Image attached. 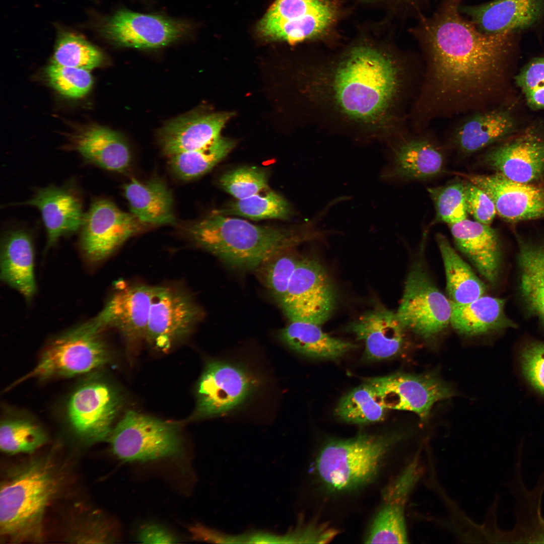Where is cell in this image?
Masks as SVG:
<instances>
[{
    "label": "cell",
    "instance_id": "ab89813d",
    "mask_svg": "<svg viewBox=\"0 0 544 544\" xmlns=\"http://www.w3.org/2000/svg\"><path fill=\"white\" fill-rule=\"evenodd\" d=\"M292 250H286L275 254L256 269L262 283L279 304L285 296L299 260Z\"/></svg>",
    "mask_w": 544,
    "mask_h": 544
},
{
    "label": "cell",
    "instance_id": "6da1fadb",
    "mask_svg": "<svg viewBox=\"0 0 544 544\" xmlns=\"http://www.w3.org/2000/svg\"><path fill=\"white\" fill-rule=\"evenodd\" d=\"M300 74L318 127L362 143H386L401 133L410 72L393 52L357 44Z\"/></svg>",
    "mask_w": 544,
    "mask_h": 544
},
{
    "label": "cell",
    "instance_id": "30bf717a",
    "mask_svg": "<svg viewBox=\"0 0 544 544\" xmlns=\"http://www.w3.org/2000/svg\"><path fill=\"white\" fill-rule=\"evenodd\" d=\"M335 294L326 272L315 260L300 259L280 304L290 321L321 325L330 316Z\"/></svg>",
    "mask_w": 544,
    "mask_h": 544
},
{
    "label": "cell",
    "instance_id": "83f0119b",
    "mask_svg": "<svg viewBox=\"0 0 544 544\" xmlns=\"http://www.w3.org/2000/svg\"><path fill=\"white\" fill-rule=\"evenodd\" d=\"M130 213L148 226L175 222L173 197L165 183L158 178L142 182L132 178L123 188Z\"/></svg>",
    "mask_w": 544,
    "mask_h": 544
},
{
    "label": "cell",
    "instance_id": "f5cc1de1",
    "mask_svg": "<svg viewBox=\"0 0 544 544\" xmlns=\"http://www.w3.org/2000/svg\"><path fill=\"white\" fill-rule=\"evenodd\" d=\"M369 1H372V0H369Z\"/></svg>",
    "mask_w": 544,
    "mask_h": 544
},
{
    "label": "cell",
    "instance_id": "f35d334b",
    "mask_svg": "<svg viewBox=\"0 0 544 544\" xmlns=\"http://www.w3.org/2000/svg\"><path fill=\"white\" fill-rule=\"evenodd\" d=\"M102 60L101 52L84 37L65 33L57 41L52 63L90 71L100 66Z\"/></svg>",
    "mask_w": 544,
    "mask_h": 544
},
{
    "label": "cell",
    "instance_id": "ac0fdd59",
    "mask_svg": "<svg viewBox=\"0 0 544 544\" xmlns=\"http://www.w3.org/2000/svg\"><path fill=\"white\" fill-rule=\"evenodd\" d=\"M386 144L387 164L379 176L382 181L423 179L442 170L441 152L427 139L406 138L401 134Z\"/></svg>",
    "mask_w": 544,
    "mask_h": 544
},
{
    "label": "cell",
    "instance_id": "74e56055",
    "mask_svg": "<svg viewBox=\"0 0 544 544\" xmlns=\"http://www.w3.org/2000/svg\"><path fill=\"white\" fill-rule=\"evenodd\" d=\"M289 202L280 194L269 191L229 202L216 212L223 215H236L252 220L287 219L291 214Z\"/></svg>",
    "mask_w": 544,
    "mask_h": 544
},
{
    "label": "cell",
    "instance_id": "1f68e13d",
    "mask_svg": "<svg viewBox=\"0 0 544 544\" xmlns=\"http://www.w3.org/2000/svg\"><path fill=\"white\" fill-rule=\"evenodd\" d=\"M519 289L528 310L544 322V243L519 239Z\"/></svg>",
    "mask_w": 544,
    "mask_h": 544
},
{
    "label": "cell",
    "instance_id": "9c48e42d",
    "mask_svg": "<svg viewBox=\"0 0 544 544\" xmlns=\"http://www.w3.org/2000/svg\"><path fill=\"white\" fill-rule=\"evenodd\" d=\"M193 295L178 285L157 286L151 306L146 340L166 350L188 336L203 317Z\"/></svg>",
    "mask_w": 544,
    "mask_h": 544
},
{
    "label": "cell",
    "instance_id": "e0dca14e",
    "mask_svg": "<svg viewBox=\"0 0 544 544\" xmlns=\"http://www.w3.org/2000/svg\"><path fill=\"white\" fill-rule=\"evenodd\" d=\"M463 176L490 196L504 220L517 222L544 218V185L514 181L498 173Z\"/></svg>",
    "mask_w": 544,
    "mask_h": 544
},
{
    "label": "cell",
    "instance_id": "9a60e30c",
    "mask_svg": "<svg viewBox=\"0 0 544 544\" xmlns=\"http://www.w3.org/2000/svg\"><path fill=\"white\" fill-rule=\"evenodd\" d=\"M118 283L98 315L106 328L116 329L129 344L146 340L157 286L121 281Z\"/></svg>",
    "mask_w": 544,
    "mask_h": 544
},
{
    "label": "cell",
    "instance_id": "d4e9b609",
    "mask_svg": "<svg viewBox=\"0 0 544 544\" xmlns=\"http://www.w3.org/2000/svg\"><path fill=\"white\" fill-rule=\"evenodd\" d=\"M520 457H517L511 492L516 499L515 508L516 523L511 532H504L502 539L511 543H544V519L540 502L544 491V471L539 477L536 488L527 491L521 474Z\"/></svg>",
    "mask_w": 544,
    "mask_h": 544
},
{
    "label": "cell",
    "instance_id": "cb8c5ba5",
    "mask_svg": "<svg viewBox=\"0 0 544 544\" xmlns=\"http://www.w3.org/2000/svg\"><path fill=\"white\" fill-rule=\"evenodd\" d=\"M348 327L363 341L365 356L371 360L387 359L398 353L405 330L396 312L383 308L367 312Z\"/></svg>",
    "mask_w": 544,
    "mask_h": 544
},
{
    "label": "cell",
    "instance_id": "2e32d148",
    "mask_svg": "<svg viewBox=\"0 0 544 544\" xmlns=\"http://www.w3.org/2000/svg\"><path fill=\"white\" fill-rule=\"evenodd\" d=\"M186 25L161 16L121 10L105 24L107 36L121 46L153 49L166 46L187 30Z\"/></svg>",
    "mask_w": 544,
    "mask_h": 544
},
{
    "label": "cell",
    "instance_id": "5bb4252c",
    "mask_svg": "<svg viewBox=\"0 0 544 544\" xmlns=\"http://www.w3.org/2000/svg\"><path fill=\"white\" fill-rule=\"evenodd\" d=\"M366 382L385 409L413 412L423 421L436 402L453 394L450 387L432 375L397 373Z\"/></svg>",
    "mask_w": 544,
    "mask_h": 544
},
{
    "label": "cell",
    "instance_id": "e575fe53",
    "mask_svg": "<svg viewBox=\"0 0 544 544\" xmlns=\"http://www.w3.org/2000/svg\"><path fill=\"white\" fill-rule=\"evenodd\" d=\"M235 145L233 140L220 137L200 149L168 157V164L179 178L193 179L211 170L228 154Z\"/></svg>",
    "mask_w": 544,
    "mask_h": 544
},
{
    "label": "cell",
    "instance_id": "5b68a950",
    "mask_svg": "<svg viewBox=\"0 0 544 544\" xmlns=\"http://www.w3.org/2000/svg\"><path fill=\"white\" fill-rule=\"evenodd\" d=\"M106 328L98 314L53 339L45 348L36 366L14 384L31 378L69 377L102 367L109 359L108 348L102 336Z\"/></svg>",
    "mask_w": 544,
    "mask_h": 544
},
{
    "label": "cell",
    "instance_id": "7a4b0ae2",
    "mask_svg": "<svg viewBox=\"0 0 544 544\" xmlns=\"http://www.w3.org/2000/svg\"><path fill=\"white\" fill-rule=\"evenodd\" d=\"M459 7V0H444L415 28L427 60L414 109L419 124L441 115L480 110L513 45L514 34L484 33L463 17Z\"/></svg>",
    "mask_w": 544,
    "mask_h": 544
},
{
    "label": "cell",
    "instance_id": "816d5d0a",
    "mask_svg": "<svg viewBox=\"0 0 544 544\" xmlns=\"http://www.w3.org/2000/svg\"><path fill=\"white\" fill-rule=\"evenodd\" d=\"M137 539L143 543H175L179 540L173 533L155 523L142 525L137 532Z\"/></svg>",
    "mask_w": 544,
    "mask_h": 544
},
{
    "label": "cell",
    "instance_id": "7bdbcfd3",
    "mask_svg": "<svg viewBox=\"0 0 544 544\" xmlns=\"http://www.w3.org/2000/svg\"><path fill=\"white\" fill-rule=\"evenodd\" d=\"M118 535L112 520L101 514L91 513L75 520L67 539L75 543H113Z\"/></svg>",
    "mask_w": 544,
    "mask_h": 544
},
{
    "label": "cell",
    "instance_id": "681fc988",
    "mask_svg": "<svg viewBox=\"0 0 544 544\" xmlns=\"http://www.w3.org/2000/svg\"><path fill=\"white\" fill-rule=\"evenodd\" d=\"M464 185L468 213L476 221L490 225L497 213L493 201L485 191L470 182L467 181Z\"/></svg>",
    "mask_w": 544,
    "mask_h": 544
},
{
    "label": "cell",
    "instance_id": "484cf974",
    "mask_svg": "<svg viewBox=\"0 0 544 544\" xmlns=\"http://www.w3.org/2000/svg\"><path fill=\"white\" fill-rule=\"evenodd\" d=\"M34 254L32 239L26 231L15 229L5 234L2 245L1 277L28 299L36 290Z\"/></svg>",
    "mask_w": 544,
    "mask_h": 544
},
{
    "label": "cell",
    "instance_id": "c3c4849f",
    "mask_svg": "<svg viewBox=\"0 0 544 544\" xmlns=\"http://www.w3.org/2000/svg\"><path fill=\"white\" fill-rule=\"evenodd\" d=\"M521 366L528 382L544 394V343L527 344L520 354Z\"/></svg>",
    "mask_w": 544,
    "mask_h": 544
},
{
    "label": "cell",
    "instance_id": "f546056e",
    "mask_svg": "<svg viewBox=\"0 0 544 544\" xmlns=\"http://www.w3.org/2000/svg\"><path fill=\"white\" fill-rule=\"evenodd\" d=\"M451 304L450 324L460 334L481 335L515 326L505 314L503 299L483 295L467 303Z\"/></svg>",
    "mask_w": 544,
    "mask_h": 544
},
{
    "label": "cell",
    "instance_id": "ba28073f",
    "mask_svg": "<svg viewBox=\"0 0 544 544\" xmlns=\"http://www.w3.org/2000/svg\"><path fill=\"white\" fill-rule=\"evenodd\" d=\"M452 304L423 266H413L404 284L396 314L405 329L424 338L441 332L450 324Z\"/></svg>",
    "mask_w": 544,
    "mask_h": 544
},
{
    "label": "cell",
    "instance_id": "f907efd6",
    "mask_svg": "<svg viewBox=\"0 0 544 544\" xmlns=\"http://www.w3.org/2000/svg\"><path fill=\"white\" fill-rule=\"evenodd\" d=\"M420 460L417 455L389 488L385 500L403 505L421 475Z\"/></svg>",
    "mask_w": 544,
    "mask_h": 544
},
{
    "label": "cell",
    "instance_id": "ee69618b",
    "mask_svg": "<svg viewBox=\"0 0 544 544\" xmlns=\"http://www.w3.org/2000/svg\"><path fill=\"white\" fill-rule=\"evenodd\" d=\"M51 86L61 94L72 98L84 96L90 90L93 80L90 71L51 63L46 69Z\"/></svg>",
    "mask_w": 544,
    "mask_h": 544
},
{
    "label": "cell",
    "instance_id": "b9f144b4",
    "mask_svg": "<svg viewBox=\"0 0 544 544\" xmlns=\"http://www.w3.org/2000/svg\"><path fill=\"white\" fill-rule=\"evenodd\" d=\"M428 190L434 202L439 221L450 225L466 219L468 212L463 183L455 182Z\"/></svg>",
    "mask_w": 544,
    "mask_h": 544
},
{
    "label": "cell",
    "instance_id": "7dc6e473",
    "mask_svg": "<svg viewBox=\"0 0 544 544\" xmlns=\"http://www.w3.org/2000/svg\"><path fill=\"white\" fill-rule=\"evenodd\" d=\"M528 104L535 109H544V57L531 61L516 77Z\"/></svg>",
    "mask_w": 544,
    "mask_h": 544
},
{
    "label": "cell",
    "instance_id": "277c9868",
    "mask_svg": "<svg viewBox=\"0 0 544 544\" xmlns=\"http://www.w3.org/2000/svg\"><path fill=\"white\" fill-rule=\"evenodd\" d=\"M61 485V474L52 455L29 459L9 470L1 483L3 540L41 541L45 514Z\"/></svg>",
    "mask_w": 544,
    "mask_h": 544
},
{
    "label": "cell",
    "instance_id": "3957f363",
    "mask_svg": "<svg viewBox=\"0 0 544 544\" xmlns=\"http://www.w3.org/2000/svg\"><path fill=\"white\" fill-rule=\"evenodd\" d=\"M187 234L197 247L243 270H256L275 254L319 236L307 227L256 225L216 212L189 226Z\"/></svg>",
    "mask_w": 544,
    "mask_h": 544
},
{
    "label": "cell",
    "instance_id": "8fae6325",
    "mask_svg": "<svg viewBox=\"0 0 544 544\" xmlns=\"http://www.w3.org/2000/svg\"><path fill=\"white\" fill-rule=\"evenodd\" d=\"M147 225L106 198H97L84 214L80 228V246L90 261L108 257Z\"/></svg>",
    "mask_w": 544,
    "mask_h": 544
},
{
    "label": "cell",
    "instance_id": "8d00e7d4",
    "mask_svg": "<svg viewBox=\"0 0 544 544\" xmlns=\"http://www.w3.org/2000/svg\"><path fill=\"white\" fill-rule=\"evenodd\" d=\"M385 409L379 402L372 387L365 382L340 400L335 413L344 422L363 424L382 420Z\"/></svg>",
    "mask_w": 544,
    "mask_h": 544
},
{
    "label": "cell",
    "instance_id": "d6a6232c",
    "mask_svg": "<svg viewBox=\"0 0 544 544\" xmlns=\"http://www.w3.org/2000/svg\"><path fill=\"white\" fill-rule=\"evenodd\" d=\"M436 239L444 263L450 300L464 304L483 296L486 291L484 284L451 246L446 237L438 233Z\"/></svg>",
    "mask_w": 544,
    "mask_h": 544
},
{
    "label": "cell",
    "instance_id": "d590c367",
    "mask_svg": "<svg viewBox=\"0 0 544 544\" xmlns=\"http://www.w3.org/2000/svg\"><path fill=\"white\" fill-rule=\"evenodd\" d=\"M47 440L43 428L31 420L13 417L1 422L0 448L6 454L33 453Z\"/></svg>",
    "mask_w": 544,
    "mask_h": 544
},
{
    "label": "cell",
    "instance_id": "7c38bea8",
    "mask_svg": "<svg viewBox=\"0 0 544 544\" xmlns=\"http://www.w3.org/2000/svg\"><path fill=\"white\" fill-rule=\"evenodd\" d=\"M120 401L114 389L98 379L80 385L69 398L66 417L73 432L89 443L109 438Z\"/></svg>",
    "mask_w": 544,
    "mask_h": 544
},
{
    "label": "cell",
    "instance_id": "bcb514c9",
    "mask_svg": "<svg viewBox=\"0 0 544 544\" xmlns=\"http://www.w3.org/2000/svg\"><path fill=\"white\" fill-rule=\"evenodd\" d=\"M330 6L323 0H276L260 22L268 23L292 20Z\"/></svg>",
    "mask_w": 544,
    "mask_h": 544
},
{
    "label": "cell",
    "instance_id": "4fadbf2b",
    "mask_svg": "<svg viewBox=\"0 0 544 544\" xmlns=\"http://www.w3.org/2000/svg\"><path fill=\"white\" fill-rule=\"evenodd\" d=\"M255 386V379L243 367L223 361L210 362L197 384L194 416L201 419L229 412L241 404Z\"/></svg>",
    "mask_w": 544,
    "mask_h": 544
},
{
    "label": "cell",
    "instance_id": "836d02e7",
    "mask_svg": "<svg viewBox=\"0 0 544 544\" xmlns=\"http://www.w3.org/2000/svg\"><path fill=\"white\" fill-rule=\"evenodd\" d=\"M334 17V10L330 6L292 20L259 22L258 28L261 35L268 39L285 41L293 44L319 35L330 26Z\"/></svg>",
    "mask_w": 544,
    "mask_h": 544
},
{
    "label": "cell",
    "instance_id": "603a6c76",
    "mask_svg": "<svg viewBox=\"0 0 544 544\" xmlns=\"http://www.w3.org/2000/svg\"><path fill=\"white\" fill-rule=\"evenodd\" d=\"M231 113L192 114L178 118L167 124L160 133L163 153L168 157L203 148L220 135Z\"/></svg>",
    "mask_w": 544,
    "mask_h": 544
},
{
    "label": "cell",
    "instance_id": "4dcf8cb0",
    "mask_svg": "<svg viewBox=\"0 0 544 544\" xmlns=\"http://www.w3.org/2000/svg\"><path fill=\"white\" fill-rule=\"evenodd\" d=\"M279 337L295 351L317 359H335L357 347L327 334L319 325L307 322L290 321L280 330Z\"/></svg>",
    "mask_w": 544,
    "mask_h": 544
},
{
    "label": "cell",
    "instance_id": "4316f807",
    "mask_svg": "<svg viewBox=\"0 0 544 544\" xmlns=\"http://www.w3.org/2000/svg\"><path fill=\"white\" fill-rule=\"evenodd\" d=\"M72 146L87 162L109 171L124 172L131 163V153L124 139L105 127L85 129L73 137Z\"/></svg>",
    "mask_w": 544,
    "mask_h": 544
},
{
    "label": "cell",
    "instance_id": "44dd1931",
    "mask_svg": "<svg viewBox=\"0 0 544 544\" xmlns=\"http://www.w3.org/2000/svg\"><path fill=\"white\" fill-rule=\"evenodd\" d=\"M14 205L32 206L39 210L47 232L48 246L61 236L80 229L84 216L80 194L66 186L41 188L32 198Z\"/></svg>",
    "mask_w": 544,
    "mask_h": 544
},
{
    "label": "cell",
    "instance_id": "ffe728a7",
    "mask_svg": "<svg viewBox=\"0 0 544 544\" xmlns=\"http://www.w3.org/2000/svg\"><path fill=\"white\" fill-rule=\"evenodd\" d=\"M484 161L510 180L532 183L544 174V135L527 131L487 153Z\"/></svg>",
    "mask_w": 544,
    "mask_h": 544
},
{
    "label": "cell",
    "instance_id": "8992f818",
    "mask_svg": "<svg viewBox=\"0 0 544 544\" xmlns=\"http://www.w3.org/2000/svg\"><path fill=\"white\" fill-rule=\"evenodd\" d=\"M391 444L392 439L367 434L331 441L316 458L317 473L330 490L357 488L376 474Z\"/></svg>",
    "mask_w": 544,
    "mask_h": 544
},
{
    "label": "cell",
    "instance_id": "52a82bcc",
    "mask_svg": "<svg viewBox=\"0 0 544 544\" xmlns=\"http://www.w3.org/2000/svg\"><path fill=\"white\" fill-rule=\"evenodd\" d=\"M112 451L124 462L157 461L181 455L183 443L176 424L128 411L108 438Z\"/></svg>",
    "mask_w": 544,
    "mask_h": 544
},
{
    "label": "cell",
    "instance_id": "d6986e66",
    "mask_svg": "<svg viewBox=\"0 0 544 544\" xmlns=\"http://www.w3.org/2000/svg\"><path fill=\"white\" fill-rule=\"evenodd\" d=\"M459 10L484 33L514 34L540 20L544 15V0H492L460 6Z\"/></svg>",
    "mask_w": 544,
    "mask_h": 544
},
{
    "label": "cell",
    "instance_id": "7402d4cb",
    "mask_svg": "<svg viewBox=\"0 0 544 544\" xmlns=\"http://www.w3.org/2000/svg\"><path fill=\"white\" fill-rule=\"evenodd\" d=\"M449 225L457 247L487 281L495 284L502 259L495 230L490 225L467 219Z\"/></svg>",
    "mask_w": 544,
    "mask_h": 544
},
{
    "label": "cell",
    "instance_id": "60d3db41",
    "mask_svg": "<svg viewBox=\"0 0 544 544\" xmlns=\"http://www.w3.org/2000/svg\"><path fill=\"white\" fill-rule=\"evenodd\" d=\"M365 542L406 543L407 536L404 506L385 502L371 524Z\"/></svg>",
    "mask_w": 544,
    "mask_h": 544
},
{
    "label": "cell",
    "instance_id": "f6af8a7d",
    "mask_svg": "<svg viewBox=\"0 0 544 544\" xmlns=\"http://www.w3.org/2000/svg\"><path fill=\"white\" fill-rule=\"evenodd\" d=\"M219 183L222 188L236 199L259 193L267 187L266 172L254 167H242L222 175Z\"/></svg>",
    "mask_w": 544,
    "mask_h": 544
},
{
    "label": "cell",
    "instance_id": "f1b7e54d",
    "mask_svg": "<svg viewBox=\"0 0 544 544\" xmlns=\"http://www.w3.org/2000/svg\"><path fill=\"white\" fill-rule=\"evenodd\" d=\"M514 128V121L506 111H477L456 127L453 141L462 153L471 154L506 137Z\"/></svg>",
    "mask_w": 544,
    "mask_h": 544
}]
</instances>
